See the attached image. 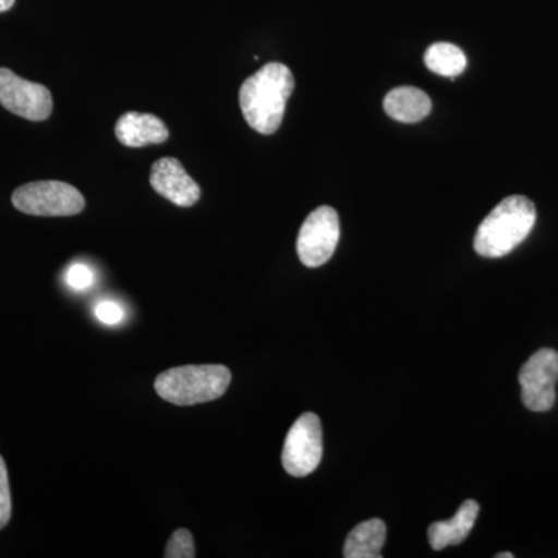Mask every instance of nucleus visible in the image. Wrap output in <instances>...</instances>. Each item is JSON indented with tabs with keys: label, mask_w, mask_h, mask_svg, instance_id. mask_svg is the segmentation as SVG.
Listing matches in <instances>:
<instances>
[{
	"label": "nucleus",
	"mask_w": 558,
	"mask_h": 558,
	"mask_svg": "<svg viewBox=\"0 0 558 558\" xmlns=\"http://www.w3.org/2000/svg\"><path fill=\"white\" fill-rule=\"evenodd\" d=\"M340 240V220L336 209L319 207L312 211L301 227L296 252L306 267H322L336 252Z\"/></svg>",
	"instance_id": "obj_6"
},
{
	"label": "nucleus",
	"mask_w": 558,
	"mask_h": 558,
	"mask_svg": "<svg viewBox=\"0 0 558 558\" xmlns=\"http://www.w3.org/2000/svg\"><path fill=\"white\" fill-rule=\"evenodd\" d=\"M230 381L231 373L227 366L186 365L161 373L154 388L172 405L191 407L222 398Z\"/></svg>",
	"instance_id": "obj_3"
},
{
	"label": "nucleus",
	"mask_w": 558,
	"mask_h": 558,
	"mask_svg": "<svg viewBox=\"0 0 558 558\" xmlns=\"http://www.w3.org/2000/svg\"><path fill=\"white\" fill-rule=\"evenodd\" d=\"M521 399L529 410L543 413L556 403L558 352L539 349L520 371Z\"/></svg>",
	"instance_id": "obj_7"
},
{
	"label": "nucleus",
	"mask_w": 558,
	"mask_h": 558,
	"mask_svg": "<svg viewBox=\"0 0 558 558\" xmlns=\"http://www.w3.org/2000/svg\"><path fill=\"white\" fill-rule=\"evenodd\" d=\"M537 209L527 197L510 196L481 222L475 250L486 258H501L519 247L534 229Z\"/></svg>",
	"instance_id": "obj_2"
},
{
	"label": "nucleus",
	"mask_w": 558,
	"mask_h": 558,
	"mask_svg": "<svg viewBox=\"0 0 558 558\" xmlns=\"http://www.w3.org/2000/svg\"><path fill=\"white\" fill-rule=\"evenodd\" d=\"M14 208L31 216L61 218L80 215L86 207L83 194L60 180H43L22 185L11 196Z\"/></svg>",
	"instance_id": "obj_4"
},
{
	"label": "nucleus",
	"mask_w": 558,
	"mask_h": 558,
	"mask_svg": "<svg viewBox=\"0 0 558 558\" xmlns=\"http://www.w3.org/2000/svg\"><path fill=\"white\" fill-rule=\"evenodd\" d=\"M11 519V492L9 481V470L5 461L0 457V529L9 524Z\"/></svg>",
	"instance_id": "obj_16"
},
{
	"label": "nucleus",
	"mask_w": 558,
	"mask_h": 558,
	"mask_svg": "<svg viewBox=\"0 0 558 558\" xmlns=\"http://www.w3.org/2000/svg\"><path fill=\"white\" fill-rule=\"evenodd\" d=\"M116 135L128 148L160 145L170 137L167 124L153 113L126 112L116 124Z\"/></svg>",
	"instance_id": "obj_10"
},
{
	"label": "nucleus",
	"mask_w": 558,
	"mask_h": 558,
	"mask_svg": "<svg viewBox=\"0 0 558 558\" xmlns=\"http://www.w3.org/2000/svg\"><path fill=\"white\" fill-rule=\"evenodd\" d=\"M425 64L433 73L447 78H457L465 70L468 58L464 51L449 43L433 44L425 51Z\"/></svg>",
	"instance_id": "obj_14"
},
{
	"label": "nucleus",
	"mask_w": 558,
	"mask_h": 558,
	"mask_svg": "<svg viewBox=\"0 0 558 558\" xmlns=\"http://www.w3.org/2000/svg\"><path fill=\"white\" fill-rule=\"evenodd\" d=\"M14 2H16V0H0V13L9 11L11 7L14 5Z\"/></svg>",
	"instance_id": "obj_19"
},
{
	"label": "nucleus",
	"mask_w": 558,
	"mask_h": 558,
	"mask_svg": "<svg viewBox=\"0 0 558 558\" xmlns=\"http://www.w3.org/2000/svg\"><path fill=\"white\" fill-rule=\"evenodd\" d=\"M0 105L14 116L31 121L49 119L53 98L43 84L17 76L10 69H0Z\"/></svg>",
	"instance_id": "obj_8"
},
{
	"label": "nucleus",
	"mask_w": 558,
	"mask_h": 558,
	"mask_svg": "<svg viewBox=\"0 0 558 558\" xmlns=\"http://www.w3.org/2000/svg\"><path fill=\"white\" fill-rule=\"evenodd\" d=\"M387 542V526L384 521H363L352 529L344 542L343 556L347 558H380Z\"/></svg>",
	"instance_id": "obj_13"
},
{
	"label": "nucleus",
	"mask_w": 558,
	"mask_h": 558,
	"mask_svg": "<svg viewBox=\"0 0 558 558\" xmlns=\"http://www.w3.org/2000/svg\"><path fill=\"white\" fill-rule=\"evenodd\" d=\"M167 558H194L196 557V548H194L193 535L189 529H178L171 535L168 542L167 550H165Z\"/></svg>",
	"instance_id": "obj_15"
},
{
	"label": "nucleus",
	"mask_w": 558,
	"mask_h": 558,
	"mask_svg": "<svg viewBox=\"0 0 558 558\" xmlns=\"http://www.w3.org/2000/svg\"><path fill=\"white\" fill-rule=\"evenodd\" d=\"M149 182L157 194L178 207H193L201 199V186L172 157H163L153 165Z\"/></svg>",
	"instance_id": "obj_9"
},
{
	"label": "nucleus",
	"mask_w": 558,
	"mask_h": 558,
	"mask_svg": "<svg viewBox=\"0 0 558 558\" xmlns=\"http://www.w3.org/2000/svg\"><path fill=\"white\" fill-rule=\"evenodd\" d=\"M65 281L73 290H86L94 282V274L86 264H73L65 274Z\"/></svg>",
	"instance_id": "obj_17"
},
{
	"label": "nucleus",
	"mask_w": 558,
	"mask_h": 558,
	"mask_svg": "<svg viewBox=\"0 0 558 558\" xmlns=\"http://www.w3.org/2000/svg\"><path fill=\"white\" fill-rule=\"evenodd\" d=\"M497 558H513V554L512 553H501V554H498Z\"/></svg>",
	"instance_id": "obj_20"
},
{
	"label": "nucleus",
	"mask_w": 558,
	"mask_h": 558,
	"mask_svg": "<svg viewBox=\"0 0 558 558\" xmlns=\"http://www.w3.org/2000/svg\"><path fill=\"white\" fill-rule=\"evenodd\" d=\"M323 458V428L315 413H304L286 436L282 468L295 478L311 475Z\"/></svg>",
	"instance_id": "obj_5"
},
{
	"label": "nucleus",
	"mask_w": 558,
	"mask_h": 558,
	"mask_svg": "<svg viewBox=\"0 0 558 558\" xmlns=\"http://www.w3.org/2000/svg\"><path fill=\"white\" fill-rule=\"evenodd\" d=\"M95 315L100 319L101 323L109 326L120 325L124 319V311L120 304L113 303V301H101L95 310Z\"/></svg>",
	"instance_id": "obj_18"
},
{
	"label": "nucleus",
	"mask_w": 558,
	"mask_h": 558,
	"mask_svg": "<svg viewBox=\"0 0 558 558\" xmlns=\"http://www.w3.org/2000/svg\"><path fill=\"white\" fill-rule=\"evenodd\" d=\"M384 108L391 119L400 123H417L432 110V100L416 87H398L385 97Z\"/></svg>",
	"instance_id": "obj_12"
},
{
	"label": "nucleus",
	"mask_w": 558,
	"mask_h": 558,
	"mask_svg": "<svg viewBox=\"0 0 558 558\" xmlns=\"http://www.w3.org/2000/svg\"><path fill=\"white\" fill-rule=\"evenodd\" d=\"M480 505L473 499H468L457 515L449 521H436L428 529L429 546L435 550L446 549L447 546L459 545L469 537L475 521L478 519Z\"/></svg>",
	"instance_id": "obj_11"
},
{
	"label": "nucleus",
	"mask_w": 558,
	"mask_h": 558,
	"mask_svg": "<svg viewBox=\"0 0 558 558\" xmlns=\"http://www.w3.org/2000/svg\"><path fill=\"white\" fill-rule=\"evenodd\" d=\"M295 89V78L288 65L269 62L242 84L240 105L248 126L271 135L281 126L286 106Z\"/></svg>",
	"instance_id": "obj_1"
}]
</instances>
